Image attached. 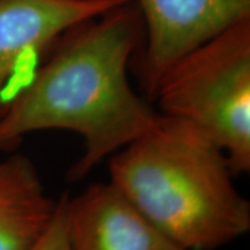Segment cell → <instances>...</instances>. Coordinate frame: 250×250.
Segmentation results:
<instances>
[{
	"instance_id": "8",
	"label": "cell",
	"mask_w": 250,
	"mask_h": 250,
	"mask_svg": "<svg viewBox=\"0 0 250 250\" xmlns=\"http://www.w3.org/2000/svg\"><path fill=\"white\" fill-rule=\"evenodd\" d=\"M67 193L57 197V205L50 223L29 250H70L67 232Z\"/></svg>"
},
{
	"instance_id": "4",
	"label": "cell",
	"mask_w": 250,
	"mask_h": 250,
	"mask_svg": "<svg viewBox=\"0 0 250 250\" xmlns=\"http://www.w3.org/2000/svg\"><path fill=\"white\" fill-rule=\"evenodd\" d=\"M145 24L139 83L147 100L174 62L197 45L250 16V0H134Z\"/></svg>"
},
{
	"instance_id": "5",
	"label": "cell",
	"mask_w": 250,
	"mask_h": 250,
	"mask_svg": "<svg viewBox=\"0 0 250 250\" xmlns=\"http://www.w3.org/2000/svg\"><path fill=\"white\" fill-rule=\"evenodd\" d=\"M70 250H185L146 218L110 181L67 199Z\"/></svg>"
},
{
	"instance_id": "2",
	"label": "cell",
	"mask_w": 250,
	"mask_h": 250,
	"mask_svg": "<svg viewBox=\"0 0 250 250\" xmlns=\"http://www.w3.org/2000/svg\"><path fill=\"white\" fill-rule=\"evenodd\" d=\"M110 182L185 250H217L250 231V202L228 157L200 128L161 114L107 160Z\"/></svg>"
},
{
	"instance_id": "7",
	"label": "cell",
	"mask_w": 250,
	"mask_h": 250,
	"mask_svg": "<svg viewBox=\"0 0 250 250\" xmlns=\"http://www.w3.org/2000/svg\"><path fill=\"white\" fill-rule=\"evenodd\" d=\"M56 205L32 159L10 152L0 160V250L31 249L50 223Z\"/></svg>"
},
{
	"instance_id": "6",
	"label": "cell",
	"mask_w": 250,
	"mask_h": 250,
	"mask_svg": "<svg viewBox=\"0 0 250 250\" xmlns=\"http://www.w3.org/2000/svg\"><path fill=\"white\" fill-rule=\"evenodd\" d=\"M129 0H0V116L6 89L22 59L53 46L59 36Z\"/></svg>"
},
{
	"instance_id": "3",
	"label": "cell",
	"mask_w": 250,
	"mask_h": 250,
	"mask_svg": "<svg viewBox=\"0 0 250 250\" xmlns=\"http://www.w3.org/2000/svg\"><path fill=\"white\" fill-rule=\"evenodd\" d=\"M159 113L200 128L233 175L250 171V16L189 50L156 86Z\"/></svg>"
},
{
	"instance_id": "1",
	"label": "cell",
	"mask_w": 250,
	"mask_h": 250,
	"mask_svg": "<svg viewBox=\"0 0 250 250\" xmlns=\"http://www.w3.org/2000/svg\"><path fill=\"white\" fill-rule=\"evenodd\" d=\"M145 41L134 0L65 31L27 88L0 116V152H14L41 131H70L83 152L67 179L80 182L160 121L150 100L136 93L128 67Z\"/></svg>"
}]
</instances>
